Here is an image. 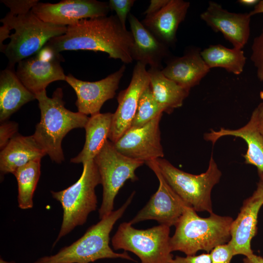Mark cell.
<instances>
[{
    "instance_id": "1",
    "label": "cell",
    "mask_w": 263,
    "mask_h": 263,
    "mask_svg": "<svg viewBox=\"0 0 263 263\" xmlns=\"http://www.w3.org/2000/svg\"><path fill=\"white\" fill-rule=\"evenodd\" d=\"M133 38L115 16L83 19L67 26L65 33L51 38L45 45L60 53L66 50L100 51L125 64L133 61Z\"/></svg>"
},
{
    "instance_id": "2",
    "label": "cell",
    "mask_w": 263,
    "mask_h": 263,
    "mask_svg": "<svg viewBox=\"0 0 263 263\" xmlns=\"http://www.w3.org/2000/svg\"><path fill=\"white\" fill-rule=\"evenodd\" d=\"M40 111V120L32 135L51 159L59 164L64 160L62 141L67 133L75 128L85 127L89 117L65 107L62 88H57L52 97L46 90L35 94Z\"/></svg>"
},
{
    "instance_id": "3",
    "label": "cell",
    "mask_w": 263,
    "mask_h": 263,
    "mask_svg": "<svg viewBox=\"0 0 263 263\" xmlns=\"http://www.w3.org/2000/svg\"><path fill=\"white\" fill-rule=\"evenodd\" d=\"M233 221L231 217L213 212L207 217H201L188 206L175 225V232L170 239L171 250L187 256L195 255L200 250L209 253L229 242Z\"/></svg>"
},
{
    "instance_id": "4",
    "label": "cell",
    "mask_w": 263,
    "mask_h": 263,
    "mask_svg": "<svg viewBox=\"0 0 263 263\" xmlns=\"http://www.w3.org/2000/svg\"><path fill=\"white\" fill-rule=\"evenodd\" d=\"M135 194L133 191L118 209L91 226L84 234L56 254L39 258L34 263H89L102 259L121 258L134 261L126 251L118 253L109 245L110 234L123 215Z\"/></svg>"
},
{
    "instance_id": "5",
    "label": "cell",
    "mask_w": 263,
    "mask_h": 263,
    "mask_svg": "<svg viewBox=\"0 0 263 263\" xmlns=\"http://www.w3.org/2000/svg\"><path fill=\"white\" fill-rule=\"evenodd\" d=\"M83 166L81 175L75 183L63 190L51 191L63 209L61 225L54 245L75 228L84 224L89 214L97 208L95 188L101 184L100 174L94 159Z\"/></svg>"
},
{
    "instance_id": "6",
    "label": "cell",
    "mask_w": 263,
    "mask_h": 263,
    "mask_svg": "<svg viewBox=\"0 0 263 263\" xmlns=\"http://www.w3.org/2000/svg\"><path fill=\"white\" fill-rule=\"evenodd\" d=\"M0 22L15 30L2 52L8 59L9 67L12 68L21 60L37 54L51 38L64 34L67 28L45 22L31 10L19 16L8 12Z\"/></svg>"
},
{
    "instance_id": "7",
    "label": "cell",
    "mask_w": 263,
    "mask_h": 263,
    "mask_svg": "<svg viewBox=\"0 0 263 263\" xmlns=\"http://www.w3.org/2000/svg\"><path fill=\"white\" fill-rule=\"evenodd\" d=\"M154 160L166 181L187 205L196 212H213L211 191L222 174L212 153L207 170L197 175L185 172L163 158Z\"/></svg>"
},
{
    "instance_id": "8",
    "label": "cell",
    "mask_w": 263,
    "mask_h": 263,
    "mask_svg": "<svg viewBox=\"0 0 263 263\" xmlns=\"http://www.w3.org/2000/svg\"><path fill=\"white\" fill-rule=\"evenodd\" d=\"M170 227L159 225L146 229L134 228L131 223L118 226L112 239L114 250L123 249L135 254L141 263H171Z\"/></svg>"
},
{
    "instance_id": "9",
    "label": "cell",
    "mask_w": 263,
    "mask_h": 263,
    "mask_svg": "<svg viewBox=\"0 0 263 263\" xmlns=\"http://www.w3.org/2000/svg\"><path fill=\"white\" fill-rule=\"evenodd\" d=\"M103 187L100 219L113 211L114 201L120 189L128 180H137L135 171L145 163L129 158L119 152L113 143L107 140L94 158Z\"/></svg>"
},
{
    "instance_id": "10",
    "label": "cell",
    "mask_w": 263,
    "mask_h": 263,
    "mask_svg": "<svg viewBox=\"0 0 263 263\" xmlns=\"http://www.w3.org/2000/svg\"><path fill=\"white\" fill-rule=\"evenodd\" d=\"M60 53L44 45L37 54L18 63L16 75L22 84L36 94L51 83L65 80L66 75L60 65Z\"/></svg>"
},
{
    "instance_id": "11",
    "label": "cell",
    "mask_w": 263,
    "mask_h": 263,
    "mask_svg": "<svg viewBox=\"0 0 263 263\" xmlns=\"http://www.w3.org/2000/svg\"><path fill=\"white\" fill-rule=\"evenodd\" d=\"M154 172L159 185L147 204L130 222L132 225L148 220L156 221L169 227L175 225L187 205L166 181L155 160L145 163Z\"/></svg>"
},
{
    "instance_id": "12",
    "label": "cell",
    "mask_w": 263,
    "mask_h": 263,
    "mask_svg": "<svg viewBox=\"0 0 263 263\" xmlns=\"http://www.w3.org/2000/svg\"><path fill=\"white\" fill-rule=\"evenodd\" d=\"M109 3L96 0H65L56 3L38 2L31 11L42 21L69 26L83 19L107 16Z\"/></svg>"
},
{
    "instance_id": "13",
    "label": "cell",
    "mask_w": 263,
    "mask_h": 263,
    "mask_svg": "<svg viewBox=\"0 0 263 263\" xmlns=\"http://www.w3.org/2000/svg\"><path fill=\"white\" fill-rule=\"evenodd\" d=\"M159 115L145 125L130 128L115 142L117 150L131 159L144 162L163 158Z\"/></svg>"
},
{
    "instance_id": "14",
    "label": "cell",
    "mask_w": 263,
    "mask_h": 263,
    "mask_svg": "<svg viewBox=\"0 0 263 263\" xmlns=\"http://www.w3.org/2000/svg\"><path fill=\"white\" fill-rule=\"evenodd\" d=\"M146 65L137 62L128 87L121 91L117 99L118 105L113 113L109 139L115 142L131 127L140 96L150 86V76Z\"/></svg>"
},
{
    "instance_id": "15",
    "label": "cell",
    "mask_w": 263,
    "mask_h": 263,
    "mask_svg": "<svg viewBox=\"0 0 263 263\" xmlns=\"http://www.w3.org/2000/svg\"><path fill=\"white\" fill-rule=\"evenodd\" d=\"M125 69L123 64L117 71L95 82L83 81L71 74L66 75L65 81L76 94L75 105L78 112L91 116L100 113L104 103L115 95Z\"/></svg>"
},
{
    "instance_id": "16",
    "label": "cell",
    "mask_w": 263,
    "mask_h": 263,
    "mask_svg": "<svg viewBox=\"0 0 263 263\" xmlns=\"http://www.w3.org/2000/svg\"><path fill=\"white\" fill-rule=\"evenodd\" d=\"M263 206V180L260 178L256 189L244 200L240 212L231 224V238L228 244L234 256L248 257L254 254L251 242L257 233L258 216Z\"/></svg>"
},
{
    "instance_id": "17",
    "label": "cell",
    "mask_w": 263,
    "mask_h": 263,
    "mask_svg": "<svg viewBox=\"0 0 263 263\" xmlns=\"http://www.w3.org/2000/svg\"><path fill=\"white\" fill-rule=\"evenodd\" d=\"M249 13L228 11L219 3L210 1L200 18L213 31L221 32L233 48L242 49L250 34L251 17Z\"/></svg>"
},
{
    "instance_id": "18",
    "label": "cell",
    "mask_w": 263,
    "mask_h": 263,
    "mask_svg": "<svg viewBox=\"0 0 263 263\" xmlns=\"http://www.w3.org/2000/svg\"><path fill=\"white\" fill-rule=\"evenodd\" d=\"M131 32L133 38L131 50L133 60L150 68L162 70V62L170 56L169 47L146 28L137 18L132 14L128 16Z\"/></svg>"
},
{
    "instance_id": "19",
    "label": "cell",
    "mask_w": 263,
    "mask_h": 263,
    "mask_svg": "<svg viewBox=\"0 0 263 263\" xmlns=\"http://www.w3.org/2000/svg\"><path fill=\"white\" fill-rule=\"evenodd\" d=\"M201 52L200 48L193 47L187 49L183 56H170L162 72L167 78L190 90L198 85L210 70Z\"/></svg>"
},
{
    "instance_id": "20",
    "label": "cell",
    "mask_w": 263,
    "mask_h": 263,
    "mask_svg": "<svg viewBox=\"0 0 263 263\" xmlns=\"http://www.w3.org/2000/svg\"><path fill=\"white\" fill-rule=\"evenodd\" d=\"M190 2L169 0L160 11L146 16L141 21L144 26L169 47L175 45L179 25L185 19Z\"/></svg>"
},
{
    "instance_id": "21",
    "label": "cell",
    "mask_w": 263,
    "mask_h": 263,
    "mask_svg": "<svg viewBox=\"0 0 263 263\" xmlns=\"http://www.w3.org/2000/svg\"><path fill=\"white\" fill-rule=\"evenodd\" d=\"M225 136H233L244 140L247 147L244 155V163L256 167L258 173L263 172V136L258 128L255 109L249 120L241 128L233 130L224 128L218 131L211 130L205 133L204 138L214 144L220 138Z\"/></svg>"
},
{
    "instance_id": "22",
    "label": "cell",
    "mask_w": 263,
    "mask_h": 263,
    "mask_svg": "<svg viewBox=\"0 0 263 263\" xmlns=\"http://www.w3.org/2000/svg\"><path fill=\"white\" fill-rule=\"evenodd\" d=\"M46 155L33 135L16 134L0 153L1 175L11 173L29 162L41 159Z\"/></svg>"
},
{
    "instance_id": "23",
    "label": "cell",
    "mask_w": 263,
    "mask_h": 263,
    "mask_svg": "<svg viewBox=\"0 0 263 263\" xmlns=\"http://www.w3.org/2000/svg\"><path fill=\"white\" fill-rule=\"evenodd\" d=\"M36 99L9 67L0 73V121H6L27 103Z\"/></svg>"
},
{
    "instance_id": "24",
    "label": "cell",
    "mask_w": 263,
    "mask_h": 263,
    "mask_svg": "<svg viewBox=\"0 0 263 263\" xmlns=\"http://www.w3.org/2000/svg\"><path fill=\"white\" fill-rule=\"evenodd\" d=\"M113 113H99L89 117L84 129L86 140L83 149L71 159L73 163H82L94 159L109 139Z\"/></svg>"
},
{
    "instance_id": "25",
    "label": "cell",
    "mask_w": 263,
    "mask_h": 263,
    "mask_svg": "<svg viewBox=\"0 0 263 263\" xmlns=\"http://www.w3.org/2000/svg\"><path fill=\"white\" fill-rule=\"evenodd\" d=\"M148 72L152 94L165 112L170 113L181 107L190 90L167 78L159 69L150 68Z\"/></svg>"
},
{
    "instance_id": "26",
    "label": "cell",
    "mask_w": 263,
    "mask_h": 263,
    "mask_svg": "<svg viewBox=\"0 0 263 263\" xmlns=\"http://www.w3.org/2000/svg\"><path fill=\"white\" fill-rule=\"evenodd\" d=\"M201 54L210 69L220 67L235 75L243 72L246 61L242 49H230L221 44L209 45L201 51Z\"/></svg>"
},
{
    "instance_id": "27",
    "label": "cell",
    "mask_w": 263,
    "mask_h": 263,
    "mask_svg": "<svg viewBox=\"0 0 263 263\" xmlns=\"http://www.w3.org/2000/svg\"><path fill=\"white\" fill-rule=\"evenodd\" d=\"M40 161H32L18 168L13 173L16 178L18 187V203L22 209L33 207V197L40 175Z\"/></svg>"
},
{
    "instance_id": "28",
    "label": "cell",
    "mask_w": 263,
    "mask_h": 263,
    "mask_svg": "<svg viewBox=\"0 0 263 263\" xmlns=\"http://www.w3.org/2000/svg\"><path fill=\"white\" fill-rule=\"evenodd\" d=\"M163 112L165 109L155 100L149 86L140 96L130 128L142 127L162 114Z\"/></svg>"
},
{
    "instance_id": "29",
    "label": "cell",
    "mask_w": 263,
    "mask_h": 263,
    "mask_svg": "<svg viewBox=\"0 0 263 263\" xmlns=\"http://www.w3.org/2000/svg\"><path fill=\"white\" fill-rule=\"evenodd\" d=\"M250 58L256 68L257 78L263 82V28L260 35L254 38Z\"/></svg>"
},
{
    "instance_id": "30",
    "label": "cell",
    "mask_w": 263,
    "mask_h": 263,
    "mask_svg": "<svg viewBox=\"0 0 263 263\" xmlns=\"http://www.w3.org/2000/svg\"><path fill=\"white\" fill-rule=\"evenodd\" d=\"M135 1L134 0H110L108 2L110 10L115 12L116 16L124 28H126V19Z\"/></svg>"
},
{
    "instance_id": "31",
    "label": "cell",
    "mask_w": 263,
    "mask_h": 263,
    "mask_svg": "<svg viewBox=\"0 0 263 263\" xmlns=\"http://www.w3.org/2000/svg\"><path fill=\"white\" fill-rule=\"evenodd\" d=\"M1 2L10 10L14 16L24 15L31 10L38 2V0H2Z\"/></svg>"
},
{
    "instance_id": "32",
    "label": "cell",
    "mask_w": 263,
    "mask_h": 263,
    "mask_svg": "<svg viewBox=\"0 0 263 263\" xmlns=\"http://www.w3.org/2000/svg\"><path fill=\"white\" fill-rule=\"evenodd\" d=\"M209 254L211 263H230L234 256L232 248L228 243L216 247Z\"/></svg>"
},
{
    "instance_id": "33",
    "label": "cell",
    "mask_w": 263,
    "mask_h": 263,
    "mask_svg": "<svg viewBox=\"0 0 263 263\" xmlns=\"http://www.w3.org/2000/svg\"><path fill=\"white\" fill-rule=\"evenodd\" d=\"M18 124L12 121H4L0 126V148L3 149L16 134Z\"/></svg>"
},
{
    "instance_id": "34",
    "label": "cell",
    "mask_w": 263,
    "mask_h": 263,
    "mask_svg": "<svg viewBox=\"0 0 263 263\" xmlns=\"http://www.w3.org/2000/svg\"><path fill=\"white\" fill-rule=\"evenodd\" d=\"M171 263H211V258L209 253L186 257L176 256Z\"/></svg>"
},
{
    "instance_id": "35",
    "label": "cell",
    "mask_w": 263,
    "mask_h": 263,
    "mask_svg": "<svg viewBox=\"0 0 263 263\" xmlns=\"http://www.w3.org/2000/svg\"><path fill=\"white\" fill-rule=\"evenodd\" d=\"M169 0H151L148 8L143 13L146 16H149L157 13L165 7Z\"/></svg>"
},
{
    "instance_id": "36",
    "label": "cell",
    "mask_w": 263,
    "mask_h": 263,
    "mask_svg": "<svg viewBox=\"0 0 263 263\" xmlns=\"http://www.w3.org/2000/svg\"><path fill=\"white\" fill-rule=\"evenodd\" d=\"M11 30L6 25L3 24L0 27V50L2 52L5 45L3 42L8 38H10V32Z\"/></svg>"
},
{
    "instance_id": "37",
    "label": "cell",
    "mask_w": 263,
    "mask_h": 263,
    "mask_svg": "<svg viewBox=\"0 0 263 263\" xmlns=\"http://www.w3.org/2000/svg\"><path fill=\"white\" fill-rule=\"evenodd\" d=\"M255 110L257 113L258 128L263 136V102L260 103Z\"/></svg>"
},
{
    "instance_id": "38",
    "label": "cell",
    "mask_w": 263,
    "mask_h": 263,
    "mask_svg": "<svg viewBox=\"0 0 263 263\" xmlns=\"http://www.w3.org/2000/svg\"><path fill=\"white\" fill-rule=\"evenodd\" d=\"M243 263H263V258L253 254L251 256L245 257L243 259Z\"/></svg>"
},
{
    "instance_id": "39",
    "label": "cell",
    "mask_w": 263,
    "mask_h": 263,
    "mask_svg": "<svg viewBox=\"0 0 263 263\" xmlns=\"http://www.w3.org/2000/svg\"><path fill=\"white\" fill-rule=\"evenodd\" d=\"M249 13L251 16L263 13V0H259L258 3L254 6L253 10Z\"/></svg>"
},
{
    "instance_id": "40",
    "label": "cell",
    "mask_w": 263,
    "mask_h": 263,
    "mask_svg": "<svg viewBox=\"0 0 263 263\" xmlns=\"http://www.w3.org/2000/svg\"><path fill=\"white\" fill-rule=\"evenodd\" d=\"M258 0H240L238 1L240 4L244 6H255L259 2Z\"/></svg>"
},
{
    "instance_id": "41",
    "label": "cell",
    "mask_w": 263,
    "mask_h": 263,
    "mask_svg": "<svg viewBox=\"0 0 263 263\" xmlns=\"http://www.w3.org/2000/svg\"><path fill=\"white\" fill-rule=\"evenodd\" d=\"M0 263H15L14 262H7V261H4L2 258H0Z\"/></svg>"
},
{
    "instance_id": "42",
    "label": "cell",
    "mask_w": 263,
    "mask_h": 263,
    "mask_svg": "<svg viewBox=\"0 0 263 263\" xmlns=\"http://www.w3.org/2000/svg\"><path fill=\"white\" fill-rule=\"evenodd\" d=\"M259 175L260 176V178L263 180V173H259Z\"/></svg>"
}]
</instances>
